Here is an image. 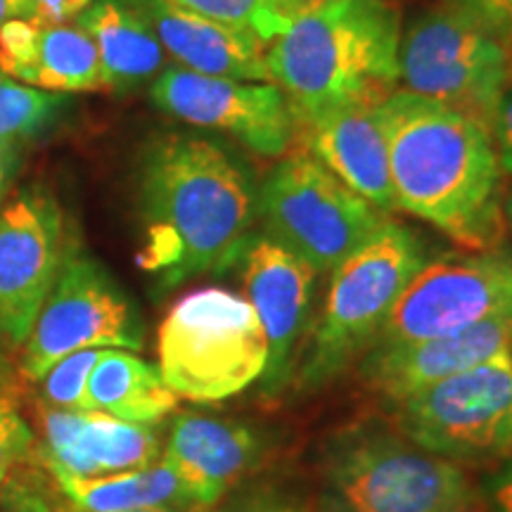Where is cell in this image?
Returning a JSON list of instances; mask_svg holds the SVG:
<instances>
[{"mask_svg":"<svg viewBox=\"0 0 512 512\" xmlns=\"http://www.w3.org/2000/svg\"><path fill=\"white\" fill-rule=\"evenodd\" d=\"M138 266L164 290L238 264L256 219L247 164L219 140L169 133L140 162Z\"/></svg>","mask_w":512,"mask_h":512,"instance_id":"1","label":"cell"},{"mask_svg":"<svg viewBox=\"0 0 512 512\" xmlns=\"http://www.w3.org/2000/svg\"><path fill=\"white\" fill-rule=\"evenodd\" d=\"M278 3V8L285 12V15H292V12L306 8V5H313V3H320V0H275Z\"/></svg>","mask_w":512,"mask_h":512,"instance_id":"36","label":"cell"},{"mask_svg":"<svg viewBox=\"0 0 512 512\" xmlns=\"http://www.w3.org/2000/svg\"><path fill=\"white\" fill-rule=\"evenodd\" d=\"M43 463L50 475L105 477L157 463L162 441L155 427L100 411H43Z\"/></svg>","mask_w":512,"mask_h":512,"instance_id":"17","label":"cell"},{"mask_svg":"<svg viewBox=\"0 0 512 512\" xmlns=\"http://www.w3.org/2000/svg\"><path fill=\"white\" fill-rule=\"evenodd\" d=\"M150 100L185 124L228 133L259 157H283L297 133L285 93L271 81L221 79L171 64L152 83Z\"/></svg>","mask_w":512,"mask_h":512,"instance_id":"13","label":"cell"},{"mask_svg":"<svg viewBox=\"0 0 512 512\" xmlns=\"http://www.w3.org/2000/svg\"><path fill=\"white\" fill-rule=\"evenodd\" d=\"M256 216L268 238L318 275L335 271L389 221L309 152H292L273 166L256 190Z\"/></svg>","mask_w":512,"mask_h":512,"instance_id":"7","label":"cell"},{"mask_svg":"<svg viewBox=\"0 0 512 512\" xmlns=\"http://www.w3.org/2000/svg\"><path fill=\"white\" fill-rule=\"evenodd\" d=\"M425 245L415 230L387 221L373 238L330 271L323 309L313 320L292 382L302 392L320 389L347 370L380 337L408 283L425 266Z\"/></svg>","mask_w":512,"mask_h":512,"instance_id":"4","label":"cell"},{"mask_svg":"<svg viewBox=\"0 0 512 512\" xmlns=\"http://www.w3.org/2000/svg\"><path fill=\"white\" fill-rule=\"evenodd\" d=\"M214 508V512H320L302 498L271 489V486L247 489L238 496H230L228 501L214 505Z\"/></svg>","mask_w":512,"mask_h":512,"instance_id":"28","label":"cell"},{"mask_svg":"<svg viewBox=\"0 0 512 512\" xmlns=\"http://www.w3.org/2000/svg\"><path fill=\"white\" fill-rule=\"evenodd\" d=\"M34 17V0H0V27L12 19Z\"/></svg>","mask_w":512,"mask_h":512,"instance_id":"34","label":"cell"},{"mask_svg":"<svg viewBox=\"0 0 512 512\" xmlns=\"http://www.w3.org/2000/svg\"><path fill=\"white\" fill-rule=\"evenodd\" d=\"M0 505H3V512H69L57 505L41 484L19 482V479L5 486Z\"/></svg>","mask_w":512,"mask_h":512,"instance_id":"30","label":"cell"},{"mask_svg":"<svg viewBox=\"0 0 512 512\" xmlns=\"http://www.w3.org/2000/svg\"><path fill=\"white\" fill-rule=\"evenodd\" d=\"M503 216H505V223L512 228V185L510 190L505 192V200H503Z\"/></svg>","mask_w":512,"mask_h":512,"instance_id":"37","label":"cell"},{"mask_svg":"<svg viewBox=\"0 0 512 512\" xmlns=\"http://www.w3.org/2000/svg\"><path fill=\"white\" fill-rule=\"evenodd\" d=\"M396 430L446 460L512 453V358L451 375L399 401Z\"/></svg>","mask_w":512,"mask_h":512,"instance_id":"10","label":"cell"},{"mask_svg":"<svg viewBox=\"0 0 512 512\" xmlns=\"http://www.w3.org/2000/svg\"><path fill=\"white\" fill-rule=\"evenodd\" d=\"M441 3L470 15L484 29L512 46V0H441Z\"/></svg>","mask_w":512,"mask_h":512,"instance_id":"29","label":"cell"},{"mask_svg":"<svg viewBox=\"0 0 512 512\" xmlns=\"http://www.w3.org/2000/svg\"><path fill=\"white\" fill-rule=\"evenodd\" d=\"M145 325L112 273L76 245L27 337L22 370L38 382L57 361L83 349L138 351Z\"/></svg>","mask_w":512,"mask_h":512,"instance_id":"9","label":"cell"},{"mask_svg":"<svg viewBox=\"0 0 512 512\" xmlns=\"http://www.w3.org/2000/svg\"><path fill=\"white\" fill-rule=\"evenodd\" d=\"M401 10L392 0H320L292 12L268 43V79L297 124L380 105L399 86Z\"/></svg>","mask_w":512,"mask_h":512,"instance_id":"3","label":"cell"},{"mask_svg":"<svg viewBox=\"0 0 512 512\" xmlns=\"http://www.w3.org/2000/svg\"><path fill=\"white\" fill-rule=\"evenodd\" d=\"M238 264L247 302L254 306L268 339L261 389L266 396H275L294 377L299 342L309 328L318 273L266 233L249 235Z\"/></svg>","mask_w":512,"mask_h":512,"instance_id":"14","label":"cell"},{"mask_svg":"<svg viewBox=\"0 0 512 512\" xmlns=\"http://www.w3.org/2000/svg\"><path fill=\"white\" fill-rule=\"evenodd\" d=\"M34 448V434L10 403L0 401V486Z\"/></svg>","mask_w":512,"mask_h":512,"instance_id":"27","label":"cell"},{"mask_svg":"<svg viewBox=\"0 0 512 512\" xmlns=\"http://www.w3.org/2000/svg\"><path fill=\"white\" fill-rule=\"evenodd\" d=\"M320 479L325 512H484L453 460L375 425L330 437L320 453Z\"/></svg>","mask_w":512,"mask_h":512,"instance_id":"5","label":"cell"},{"mask_svg":"<svg viewBox=\"0 0 512 512\" xmlns=\"http://www.w3.org/2000/svg\"><path fill=\"white\" fill-rule=\"evenodd\" d=\"M76 27L98 48L105 91H133L164 67L166 53L145 0H93Z\"/></svg>","mask_w":512,"mask_h":512,"instance_id":"21","label":"cell"},{"mask_svg":"<svg viewBox=\"0 0 512 512\" xmlns=\"http://www.w3.org/2000/svg\"><path fill=\"white\" fill-rule=\"evenodd\" d=\"M93 0H34V17L43 24H67L76 19Z\"/></svg>","mask_w":512,"mask_h":512,"instance_id":"32","label":"cell"},{"mask_svg":"<svg viewBox=\"0 0 512 512\" xmlns=\"http://www.w3.org/2000/svg\"><path fill=\"white\" fill-rule=\"evenodd\" d=\"M76 240L46 185H27L0 207V335L27 342Z\"/></svg>","mask_w":512,"mask_h":512,"instance_id":"12","label":"cell"},{"mask_svg":"<svg viewBox=\"0 0 512 512\" xmlns=\"http://www.w3.org/2000/svg\"><path fill=\"white\" fill-rule=\"evenodd\" d=\"M126 512H181L174 508H140V510H126Z\"/></svg>","mask_w":512,"mask_h":512,"instance_id":"38","label":"cell"},{"mask_svg":"<svg viewBox=\"0 0 512 512\" xmlns=\"http://www.w3.org/2000/svg\"><path fill=\"white\" fill-rule=\"evenodd\" d=\"M264 453V437L247 422L181 413L171 422L162 460L190 491L197 510H207L252 475Z\"/></svg>","mask_w":512,"mask_h":512,"instance_id":"16","label":"cell"},{"mask_svg":"<svg viewBox=\"0 0 512 512\" xmlns=\"http://www.w3.org/2000/svg\"><path fill=\"white\" fill-rule=\"evenodd\" d=\"M512 316V252L446 254L408 283L373 347H399Z\"/></svg>","mask_w":512,"mask_h":512,"instance_id":"11","label":"cell"},{"mask_svg":"<svg viewBox=\"0 0 512 512\" xmlns=\"http://www.w3.org/2000/svg\"><path fill=\"white\" fill-rule=\"evenodd\" d=\"M491 140H494L498 162H501L503 176L512 178V83L503 98L498 100V107L489 124Z\"/></svg>","mask_w":512,"mask_h":512,"instance_id":"31","label":"cell"},{"mask_svg":"<svg viewBox=\"0 0 512 512\" xmlns=\"http://www.w3.org/2000/svg\"><path fill=\"white\" fill-rule=\"evenodd\" d=\"M512 358V316H501L448 335L373 347L363 358V382L384 401L399 403L446 377Z\"/></svg>","mask_w":512,"mask_h":512,"instance_id":"15","label":"cell"},{"mask_svg":"<svg viewBox=\"0 0 512 512\" xmlns=\"http://www.w3.org/2000/svg\"><path fill=\"white\" fill-rule=\"evenodd\" d=\"M304 152L384 214L396 209L389 150L377 105L342 107L297 124Z\"/></svg>","mask_w":512,"mask_h":512,"instance_id":"19","label":"cell"},{"mask_svg":"<svg viewBox=\"0 0 512 512\" xmlns=\"http://www.w3.org/2000/svg\"><path fill=\"white\" fill-rule=\"evenodd\" d=\"M159 375L181 399L226 401L261 380L268 339L247 297L202 287L171 306L157 335Z\"/></svg>","mask_w":512,"mask_h":512,"instance_id":"6","label":"cell"},{"mask_svg":"<svg viewBox=\"0 0 512 512\" xmlns=\"http://www.w3.org/2000/svg\"><path fill=\"white\" fill-rule=\"evenodd\" d=\"M0 72L48 93L105 91L91 36L72 24L12 19L0 27Z\"/></svg>","mask_w":512,"mask_h":512,"instance_id":"18","label":"cell"},{"mask_svg":"<svg viewBox=\"0 0 512 512\" xmlns=\"http://www.w3.org/2000/svg\"><path fill=\"white\" fill-rule=\"evenodd\" d=\"M76 512H126L140 508L197 510L190 491L164 460L105 477L53 475Z\"/></svg>","mask_w":512,"mask_h":512,"instance_id":"23","label":"cell"},{"mask_svg":"<svg viewBox=\"0 0 512 512\" xmlns=\"http://www.w3.org/2000/svg\"><path fill=\"white\" fill-rule=\"evenodd\" d=\"M19 147L15 145H0V207L5 204V197L15 183V176L19 171Z\"/></svg>","mask_w":512,"mask_h":512,"instance_id":"33","label":"cell"},{"mask_svg":"<svg viewBox=\"0 0 512 512\" xmlns=\"http://www.w3.org/2000/svg\"><path fill=\"white\" fill-rule=\"evenodd\" d=\"M102 349H83L64 356L57 361L46 375L41 377L43 396L48 408H62V411H83L86 406V384L88 375L100 361Z\"/></svg>","mask_w":512,"mask_h":512,"instance_id":"26","label":"cell"},{"mask_svg":"<svg viewBox=\"0 0 512 512\" xmlns=\"http://www.w3.org/2000/svg\"><path fill=\"white\" fill-rule=\"evenodd\" d=\"M145 5L164 53L181 67L233 81H271L266 46L252 31L200 17L169 0H145Z\"/></svg>","mask_w":512,"mask_h":512,"instance_id":"20","label":"cell"},{"mask_svg":"<svg viewBox=\"0 0 512 512\" xmlns=\"http://www.w3.org/2000/svg\"><path fill=\"white\" fill-rule=\"evenodd\" d=\"M0 401H3V399H0Z\"/></svg>","mask_w":512,"mask_h":512,"instance_id":"39","label":"cell"},{"mask_svg":"<svg viewBox=\"0 0 512 512\" xmlns=\"http://www.w3.org/2000/svg\"><path fill=\"white\" fill-rule=\"evenodd\" d=\"M178 396L166 387L159 368L126 349H102L88 375L83 411H100L112 418L157 425L174 413Z\"/></svg>","mask_w":512,"mask_h":512,"instance_id":"22","label":"cell"},{"mask_svg":"<svg viewBox=\"0 0 512 512\" xmlns=\"http://www.w3.org/2000/svg\"><path fill=\"white\" fill-rule=\"evenodd\" d=\"M396 209L458 245L494 247L503 235V169L491 131L444 102L396 91L377 105Z\"/></svg>","mask_w":512,"mask_h":512,"instance_id":"2","label":"cell"},{"mask_svg":"<svg viewBox=\"0 0 512 512\" xmlns=\"http://www.w3.org/2000/svg\"><path fill=\"white\" fill-rule=\"evenodd\" d=\"M399 83L489 128L512 83V46L470 15L441 3L401 34Z\"/></svg>","mask_w":512,"mask_h":512,"instance_id":"8","label":"cell"},{"mask_svg":"<svg viewBox=\"0 0 512 512\" xmlns=\"http://www.w3.org/2000/svg\"><path fill=\"white\" fill-rule=\"evenodd\" d=\"M69 95L24 86L0 72V145L19 147L55 124Z\"/></svg>","mask_w":512,"mask_h":512,"instance_id":"24","label":"cell"},{"mask_svg":"<svg viewBox=\"0 0 512 512\" xmlns=\"http://www.w3.org/2000/svg\"><path fill=\"white\" fill-rule=\"evenodd\" d=\"M491 505H494V512H512V477L496 486Z\"/></svg>","mask_w":512,"mask_h":512,"instance_id":"35","label":"cell"},{"mask_svg":"<svg viewBox=\"0 0 512 512\" xmlns=\"http://www.w3.org/2000/svg\"><path fill=\"white\" fill-rule=\"evenodd\" d=\"M169 3L228 27L252 31L259 41H264L266 48L290 19L275 0H169Z\"/></svg>","mask_w":512,"mask_h":512,"instance_id":"25","label":"cell"}]
</instances>
